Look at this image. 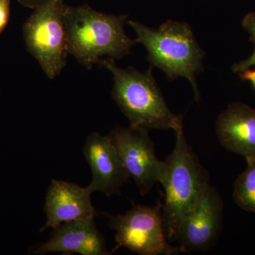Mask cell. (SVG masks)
<instances>
[{
  "label": "cell",
  "instance_id": "cell-1",
  "mask_svg": "<svg viewBox=\"0 0 255 255\" xmlns=\"http://www.w3.org/2000/svg\"><path fill=\"white\" fill-rule=\"evenodd\" d=\"M127 15L105 14L88 4L67 5L64 14L69 54L91 69L105 57L123 58L137 43L126 34Z\"/></svg>",
  "mask_w": 255,
  "mask_h": 255
},
{
  "label": "cell",
  "instance_id": "cell-2",
  "mask_svg": "<svg viewBox=\"0 0 255 255\" xmlns=\"http://www.w3.org/2000/svg\"><path fill=\"white\" fill-rule=\"evenodd\" d=\"M98 64L113 75L112 96L128 120L130 127L174 131L183 127L182 116L172 112L152 75V68L141 73L117 66L114 58H102Z\"/></svg>",
  "mask_w": 255,
  "mask_h": 255
},
{
  "label": "cell",
  "instance_id": "cell-3",
  "mask_svg": "<svg viewBox=\"0 0 255 255\" xmlns=\"http://www.w3.org/2000/svg\"><path fill=\"white\" fill-rule=\"evenodd\" d=\"M174 132L175 144L164 161L159 180L164 189L162 215L169 243L174 242L183 216L196 207L211 185L209 172L188 143L183 127Z\"/></svg>",
  "mask_w": 255,
  "mask_h": 255
},
{
  "label": "cell",
  "instance_id": "cell-4",
  "mask_svg": "<svg viewBox=\"0 0 255 255\" xmlns=\"http://www.w3.org/2000/svg\"><path fill=\"white\" fill-rule=\"evenodd\" d=\"M136 33V43L147 50L151 67L160 69L170 81L179 77L187 78L192 85L194 98L199 102L200 92L196 77L203 69L204 52L196 41L187 23L169 20L158 29H152L137 22L127 21Z\"/></svg>",
  "mask_w": 255,
  "mask_h": 255
},
{
  "label": "cell",
  "instance_id": "cell-5",
  "mask_svg": "<svg viewBox=\"0 0 255 255\" xmlns=\"http://www.w3.org/2000/svg\"><path fill=\"white\" fill-rule=\"evenodd\" d=\"M63 0H47L35 8L23 27L28 51L50 79L59 75L66 65L68 41Z\"/></svg>",
  "mask_w": 255,
  "mask_h": 255
},
{
  "label": "cell",
  "instance_id": "cell-6",
  "mask_svg": "<svg viewBox=\"0 0 255 255\" xmlns=\"http://www.w3.org/2000/svg\"><path fill=\"white\" fill-rule=\"evenodd\" d=\"M109 219L108 226L116 232L117 246L112 253L126 248L140 255H172L182 253L171 246L164 229L162 204L136 205L125 214L114 216L101 213Z\"/></svg>",
  "mask_w": 255,
  "mask_h": 255
},
{
  "label": "cell",
  "instance_id": "cell-7",
  "mask_svg": "<svg viewBox=\"0 0 255 255\" xmlns=\"http://www.w3.org/2000/svg\"><path fill=\"white\" fill-rule=\"evenodd\" d=\"M148 131L140 128L117 127L109 134L128 173L143 196L159 182L164 168V162L155 155Z\"/></svg>",
  "mask_w": 255,
  "mask_h": 255
},
{
  "label": "cell",
  "instance_id": "cell-8",
  "mask_svg": "<svg viewBox=\"0 0 255 255\" xmlns=\"http://www.w3.org/2000/svg\"><path fill=\"white\" fill-rule=\"evenodd\" d=\"M223 201L210 185L195 208L179 221L174 242L182 253L206 251L216 245L222 231Z\"/></svg>",
  "mask_w": 255,
  "mask_h": 255
},
{
  "label": "cell",
  "instance_id": "cell-9",
  "mask_svg": "<svg viewBox=\"0 0 255 255\" xmlns=\"http://www.w3.org/2000/svg\"><path fill=\"white\" fill-rule=\"evenodd\" d=\"M83 154L91 169L92 179L87 187L92 192L99 191L109 197L120 194L130 176L110 135L92 132L85 140Z\"/></svg>",
  "mask_w": 255,
  "mask_h": 255
},
{
  "label": "cell",
  "instance_id": "cell-10",
  "mask_svg": "<svg viewBox=\"0 0 255 255\" xmlns=\"http://www.w3.org/2000/svg\"><path fill=\"white\" fill-rule=\"evenodd\" d=\"M76 253L81 255H108L105 238L99 231L95 219L78 220L61 223L53 228L46 243L32 246L28 253L44 255L48 253Z\"/></svg>",
  "mask_w": 255,
  "mask_h": 255
},
{
  "label": "cell",
  "instance_id": "cell-11",
  "mask_svg": "<svg viewBox=\"0 0 255 255\" xmlns=\"http://www.w3.org/2000/svg\"><path fill=\"white\" fill-rule=\"evenodd\" d=\"M92 193L88 187L53 179L45 200L46 221L40 232L69 221L95 219L97 212L92 204Z\"/></svg>",
  "mask_w": 255,
  "mask_h": 255
},
{
  "label": "cell",
  "instance_id": "cell-12",
  "mask_svg": "<svg viewBox=\"0 0 255 255\" xmlns=\"http://www.w3.org/2000/svg\"><path fill=\"white\" fill-rule=\"evenodd\" d=\"M216 131L226 150L250 157L255 156V110L236 102L220 114Z\"/></svg>",
  "mask_w": 255,
  "mask_h": 255
},
{
  "label": "cell",
  "instance_id": "cell-13",
  "mask_svg": "<svg viewBox=\"0 0 255 255\" xmlns=\"http://www.w3.org/2000/svg\"><path fill=\"white\" fill-rule=\"evenodd\" d=\"M246 159L248 166L236 179L233 199L241 209L255 214V156Z\"/></svg>",
  "mask_w": 255,
  "mask_h": 255
},
{
  "label": "cell",
  "instance_id": "cell-14",
  "mask_svg": "<svg viewBox=\"0 0 255 255\" xmlns=\"http://www.w3.org/2000/svg\"><path fill=\"white\" fill-rule=\"evenodd\" d=\"M10 0H0V33L7 24L9 17Z\"/></svg>",
  "mask_w": 255,
  "mask_h": 255
},
{
  "label": "cell",
  "instance_id": "cell-15",
  "mask_svg": "<svg viewBox=\"0 0 255 255\" xmlns=\"http://www.w3.org/2000/svg\"><path fill=\"white\" fill-rule=\"evenodd\" d=\"M243 28L251 35V40L255 44V12L249 13L243 18Z\"/></svg>",
  "mask_w": 255,
  "mask_h": 255
},
{
  "label": "cell",
  "instance_id": "cell-16",
  "mask_svg": "<svg viewBox=\"0 0 255 255\" xmlns=\"http://www.w3.org/2000/svg\"><path fill=\"white\" fill-rule=\"evenodd\" d=\"M255 65V50L253 54L247 60H243L239 63L234 64L233 66V70L235 73H241L247 69Z\"/></svg>",
  "mask_w": 255,
  "mask_h": 255
},
{
  "label": "cell",
  "instance_id": "cell-17",
  "mask_svg": "<svg viewBox=\"0 0 255 255\" xmlns=\"http://www.w3.org/2000/svg\"><path fill=\"white\" fill-rule=\"evenodd\" d=\"M239 75L242 80L251 82L255 90V70H251L250 69H247L244 71L239 73Z\"/></svg>",
  "mask_w": 255,
  "mask_h": 255
},
{
  "label": "cell",
  "instance_id": "cell-18",
  "mask_svg": "<svg viewBox=\"0 0 255 255\" xmlns=\"http://www.w3.org/2000/svg\"><path fill=\"white\" fill-rule=\"evenodd\" d=\"M18 1L25 6L35 9L37 6L46 1L47 0H18Z\"/></svg>",
  "mask_w": 255,
  "mask_h": 255
}]
</instances>
